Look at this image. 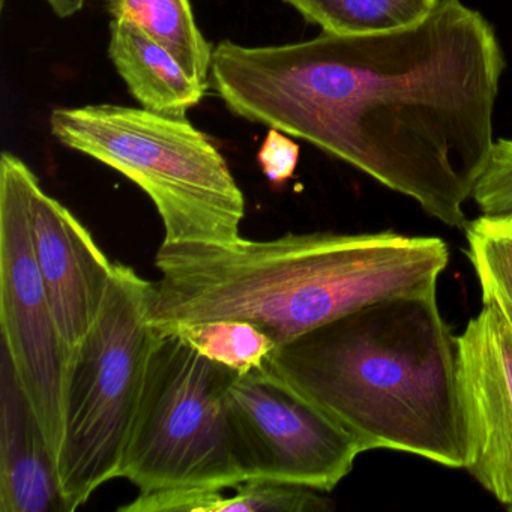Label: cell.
Masks as SVG:
<instances>
[{
    "mask_svg": "<svg viewBox=\"0 0 512 512\" xmlns=\"http://www.w3.org/2000/svg\"><path fill=\"white\" fill-rule=\"evenodd\" d=\"M238 376L158 332L121 478L139 494L226 491L253 478L230 409Z\"/></svg>",
    "mask_w": 512,
    "mask_h": 512,
    "instance_id": "6",
    "label": "cell"
},
{
    "mask_svg": "<svg viewBox=\"0 0 512 512\" xmlns=\"http://www.w3.org/2000/svg\"><path fill=\"white\" fill-rule=\"evenodd\" d=\"M59 19H70L85 7V0H46Z\"/></svg>",
    "mask_w": 512,
    "mask_h": 512,
    "instance_id": "20",
    "label": "cell"
},
{
    "mask_svg": "<svg viewBox=\"0 0 512 512\" xmlns=\"http://www.w3.org/2000/svg\"><path fill=\"white\" fill-rule=\"evenodd\" d=\"M305 22L341 37L386 34L421 23L439 0H284Z\"/></svg>",
    "mask_w": 512,
    "mask_h": 512,
    "instance_id": "15",
    "label": "cell"
},
{
    "mask_svg": "<svg viewBox=\"0 0 512 512\" xmlns=\"http://www.w3.org/2000/svg\"><path fill=\"white\" fill-rule=\"evenodd\" d=\"M503 71L488 20L461 0H439L418 25L386 34L221 41L211 77L233 115L305 140L464 229L494 145Z\"/></svg>",
    "mask_w": 512,
    "mask_h": 512,
    "instance_id": "1",
    "label": "cell"
},
{
    "mask_svg": "<svg viewBox=\"0 0 512 512\" xmlns=\"http://www.w3.org/2000/svg\"><path fill=\"white\" fill-rule=\"evenodd\" d=\"M109 56L143 109L185 116L208 91L209 83L191 76L169 50L128 20L110 23Z\"/></svg>",
    "mask_w": 512,
    "mask_h": 512,
    "instance_id": "12",
    "label": "cell"
},
{
    "mask_svg": "<svg viewBox=\"0 0 512 512\" xmlns=\"http://www.w3.org/2000/svg\"><path fill=\"white\" fill-rule=\"evenodd\" d=\"M298 143L293 142L283 131L271 128L260 146L257 161L263 175L274 187L281 188L295 175L299 163Z\"/></svg>",
    "mask_w": 512,
    "mask_h": 512,
    "instance_id": "19",
    "label": "cell"
},
{
    "mask_svg": "<svg viewBox=\"0 0 512 512\" xmlns=\"http://www.w3.org/2000/svg\"><path fill=\"white\" fill-rule=\"evenodd\" d=\"M62 145L130 179L163 221V244H230L241 236L245 197L226 158L185 116L94 104L56 109Z\"/></svg>",
    "mask_w": 512,
    "mask_h": 512,
    "instance_id": "4",
    "label": "cell"
},
{
    "mask_svg": "<svg viewBox=\"0 0 512 512\" xmlns=\"http://www.w3.org/2000/svg\"><path fill=\"white\" fill-rule=\"evenodd\" d=\"M464 230L482 304L496 308L512 326V217L481 215Z\"/></svg>",
    "mask_w": 512,
    "mask_h": 512,
    "instance_id": "17",
    "label": "cell"
},
{
    "mask_svg": "<svg viewBox=\"0 0 512 512\" xmlns=\"http://www.w3.org/2000/svg\"><path fill=\"white\" fill-rule=\"evenodd\" d=\"M266 370L361 446L466 466L458 337L437 289L349 311L269 356Z\"/></svg>",
    "mask_w": 512,
    "mask_h": 512,
    "instance_id": "3",
    "label": "cell"
},
{
    "mask_svg": "<svg viewBox=\"0 0 512 512\" xmlns=\"http://www.w3.org/2000/svg\"><path fill=\"white\" fill-rule=\"evenodd\" d=\"M28 214L38 268L67 355L85 340L100 316L115 263L88 227L31 176Z\"/></svg>",
    "mask_w": 512,
    "mask_h": 512,
    "instance_id": "10",
    "label": "cell"
},
{
    "mask_svg": "<svg viewBox=\"0 0 512 512\" xmlns=\"http://www.w3.org/2000/svg\"><path fill=\"white\" fill-rule=\"evenodd\" d=\"M31 167L11 152L0 160V326L17 380L43 428L53 460L64 436L67 350L38 268L28 214Z\"/></svg>",
    "mask_w": 512,
    "mask_h": 512,
    "instance_id": "7",
    "label": "cell"
},
{
    "mask_svg": "<svg viewBox=\"0 0 512 512\" xmlns=\"http://www.w3.org/2000/svg\"><path fill=\"white\" fill-rule=\"evenodd\" d=\"M113 19H125L169 50L191 76L209 83L214 49L197 26L190 0H106Z\"/></svg>",
    "mask_w": 512,
    "mask_h": 512,
    "instance_id": "14",
    "label": "cell"
},
{
    "mask_svg": "<svg viewBox=\"0 0 512 512\" xmlns=\"http://www.w3.org/2000/svg\"><path fill=\"white\" fill-rule=\"evenodd\" d=\"M322 491L268 479L251 478L223 490L176 491V493L137 494L122 512H322L331 502Z\"/></svg>",
    "mask_w": 512,
    "mask_h": 512,
    "instance_id": "13",
    "label": "cell"
},
{
    "mask_svg": "<svg viewBox=\"0 0 512 512\" xmlns=\"http://www.w3.org/2000/svg\"><path fill=\"white\" fill-rule=\"evenodd\" d=\"M154 283L115 263L97 322L65 365L59 487L65 512L121 478L158 331L149 323Z\"/></svg>",
    "mask_w": 512,
    "mask_h": 512,
    "instance_id": "5",
    "label": "cell"
},
{
    "mask_svg": "<svg viewBox=\"0 0 512 512\" xmlns=\"http://www.w3.org/2000/svg\"><path fill=\"white\" fill-rule=\"evenodd\" d=\"M178 335L196 352L239 376L265 370L277 344L259 326L245 320L218 319L175 323L157 329Z\"/></svg>",
    "mask_w": 512,
    "mask_h": 512,
    "instance_id": "16",
    "label": "cell"
},
{
    "mask_svg": "<svg viewBox=\"0 0 512 512\" xmlns=\"http://www.w3.org/2000/svg\"><path fill=\"white\" fill-rule=\"evenodd\" d=\"M65 512L58 469L43 428L2 349L0 512Z\"/></svg>",
    "mask_w": 512,
    "mask_h": 512,
    "instance_id": "11",
    "label": "cell"
},
{
    "mask_svg": "<svg viewBox=\"0 0 512 512\" xmlns=\"http://www.w3.org/2000/svg\"><path fill=\"white\" fill-rule=\"evenodd\" d=\"M229 395L253 478L328 493L362 454L340 425L266 368L236 377Z\"/></svg>",
    "mask_w": 512,
    "mask_h": 512,
    "instance_id": "8",
    "label": "cell"
},
{
    "mask_svg": "<svg viewBox=\"0 0 512 512\" xmlns=\"http://www.w3.org/2000/svg\"><path fill=\"white\" fill-rule=\"evenodd\" d=\"M458 385L464 469L512 511V326L491 305L458 337Z\"/></svg>",
    "mask_w": 512,
    "mask_h": 512,
    "instance_id": "9",
    "label": "cell"
},
{
    "mask_svg": "<svg viewBox=\"0 0 512 512\" xmlns=\"http://www.w3.org/2000/svg\"><path fill=\"white\" fill-rule=\"evenodd\" d=\"M472 199L488 217H512V140L494 142Z\"/></svg>",
    "mask_w": 512,
    "mask_h": 512,
    "instance_id": "18",
    "label": "cell"
},
{
    "mask_svg": "<svg viewBox=\"0 0 512 512\" xmlns=\"http://www.w3.org/2000/svg\"><path fill=\"white\" fill-rule=\"evenodd\" d=\"M448 263L442 239L395 232L161 244L149 323L245 320L280 347L370 302L437 289Z\"/></svg>",
    "mask_w": 512,
    "mask_h": 512,
    "instance_id": "2",
    "label": "cell"
}]
</instances>
